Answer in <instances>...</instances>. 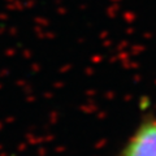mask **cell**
Wrapping results in <instances>:
<instances>
[{
	"mask_svg": "<svg viewBox=\"0 0 156 156\" xmlns=\"http://www.w3.org/2000/svg\"><path fill=\"white\" fill-rule=\"evenodd\" d=\"M120 156H156V119L146 120L138 126Z\"/></svg>",
	"mask_w": 156,
	"mask_h": 156,
	"instance_id": "6da1fadb",
	"label": "cell"
}]
</instances>
